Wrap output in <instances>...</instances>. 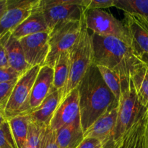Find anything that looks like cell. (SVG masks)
<instances>
[{"mask_svg": "<svg viewBox=\"0 0 148 148\" xmlns=\"http://www.w3.org/2000/svg\"><path fill=\"white\" fill-rule=\"evenodd\" d=\"M17 80L5 82V83H0V108L4 110L6 104L8 101L12 91Z\"/></svg>", "mask_w": 148, "mask_h": 148, "instance_id": "83f0119b", "label": "cell"}, {"mask_svg": "<svg viewBox=\"0 0 148 148\" xmlns=\"http://www.w3.org/2000/svg\"><path fill=\"white\" fill-rule=\"evenodd\" d=\"M118 107L109 110L98 118L84 133V138L93 137L102 142L103 145V143L111 135L116 125Z\"/></svg>", "mask_w": 148, "mask_h": 148, "instance_id": "9a60e30c", "label": "cell"}, {"mask_svg": "<svg viewBox=\"0 0 148 148\" xmlns=\"http://www.w3.org/2000/svg\"><path fill=\"white\" fill-rule=\"evenodd\" d=\"M145 145H146V148H148V117H147V125H146V131H145Z\"/></svg>", "mask_w": 148, "mask_h": 148, "instance_id": "d590c367", "label": "cell"}, {"mask_svg": "<svg viewBox=\"0 0 148 148\" xmlns=\"http://www.w3.org/2000/svg\"><path fill=\"white\" fill-rule=\"evenodd\" d=\"M7 0H0V17L7 9Z\"/></svg>", "mask_w": 148, "mask_h": 148, "instance_id": "d6a6232c", "label": "cell"}, {"mask_svg": "<svg viewBox=\"0 0 148 148\" xmlns=\"http://www.w3.org/2000/svg\"><path fill=\"white\" fill-rule=\"evenodd\" d=\"M103 143L93 137H85L77 148H102Z\"/></svg>", "mask_w": 148, "mask_h": 148, "instance_id": "4dcf8cb0", "label": "cell"}, {"mask_svg": "<svg viewBox=\"0 0 148 148\" xmlns=\"http://www.w3.org/2000/svg\"><path fill=\"white\" fill-rule=\"evenodd\" d=\"M20 76H21L20 74L10 66L0 69V83H5V82L17 80Z\"/></svg>", "mask_w": 148, "mask_h": 148, "instance_id": "f546056e", "label": "cell"}, {"mask_svg": "<svg viewBox=\"0 0 148 148\" xmlns=\"http://www.w3.org/2000/svg\"><path fill=\"white\" fill-rule=\"evenodd\" d=\"M8 58H7V51L4 46V38L3 36L0 38V69L9 67Z\"/></svg>", "mask_w": 148, "mask_h": 148, "instance_id": "1f68e13d", "label": "cell"}, {"mask_svg": "<svg viewBox=\"0 0 148 148\" xmlns=\"http://www.w3.org/2000/svg\"><path fill=\"white\" fill-rule=\"evenodd\" d=\"M7 121V119L6 117L5 114H4V110L3 108H0V127Z\"/></svg>", "mask_w": 148, "mask_h": 148, "instance_id": "836d02e7", "label": "cell"}, {"mask_svg": "<svg viewBox=\"0 0 148 148\" xmlns=\"http://www.w3.org/2000/svg\"><path fill=\"white\" fill-rule=\"evenodd\" d=\"M10 124L14 140L17 148H23L26 145L28 137L31 117L30 114H20L9 119Z\"/></svg>", "mask_w": 148, "mask_h": 148, "instance_id": "44dd1931", "label": "cell"}, {"mask_svg": "<svg viewBox=\"0 0 148 148\" xmlns=\"http://www.w3.org/2000/svg\"><path fill=\"white\" fill-rule=\"evenodd\" d=\"M43 32H51V30L46 21L40 3L32 14L11 32V34L16 39L20 40L26 36Z\"/></svg>", "mask_w": 148, "mask_h": 148, "instance_id": "2e32d148", "label": "cell"}, {"mask_svg": "<svg viewBox=\"0 0 148 148\" xmlns=\"http://www.w3.org/2000/svg\"><path fill=\"white\" fill-rule=\"evenodd\" d=\"M128 30L132 39V48L139 58L148 54V30L142 25L134 16L124 12L122 20Z\"/></svg>", "mask_w": 148, "mask_h": 148, "instance_id": "5bb4252c", "label": "cell"}, {"mask_svg": "<svg viewBox=\"0 0 148 148\" xmlns=\"http://www.w3.org/2000/svg\"><path fill=\"white\" fill-rule=\"evenodd\" d=\"M94 51V62L108 68L121 78H132L143 64L132 46L113 37L91 33Z\"/></svg>", "mask_w": 148, "mask_h": 148, "instance_id": "7a4b0ae2", "label": "cell"}, {"mask_svg": "<svg viewBox=\"0 0 148 148\" xmlns=\"http://www.w3.org/2000/svg\"><path fill=\"white\" fill-rule=\"evenodd\" d=\"M62 101V90H54L37 109L29 114L31 117V121L43 127H49Z\"/></svg>", "mask_w": 148, "mask_h": 148, "instance_id": "e0dca14e", "label": "cell"}, {"mask_svg": "<svg viewBox=\"0 0 148 148\" xmlns=\"http://www.w3.org/2000/svg\"><path fill=\"white\" fill-rule=\"evenodd\" d=\"M96 66L106 85L112 92L117 101H119L121 95V77L106 66H101V65H96Z\"/></svg>", "mask_w": 148, "mask_h": 148, "instance_id": "cb8c5ba5", "label": "cell"}, {"mask_svg": "<svg viewBox=\"0 0 148 148\" xmlns=\"http://www.w3.org/2000/svg\"><path fill=\"white\" fill-rule=\"evenodd\" d=\"M54 90L53 68L44 65L40 67L32 88L29 102V114L37 109Z\"/></svg>", "mask_w": 148, "mask_h": 148, "instance_id": "7c38bea8", "label": "cell"}, {"mask_svg": "<svg viewBox=\"0 0 148 148\" xmlns=\"http://www.w3.org/2000/svg\"><path fill=\"white\" fill-rule=\"evenodd\" d=\"M79 114V92L76 88L62 100L49 127L53 131H58L64 126L73 122Z\"/></svg>", "mask_w": 148, "mask_h": 148, "instance_id": "8fae6325", "label": "cell"}, {"mask_svg": "<svg viewBox=\"0 0 148 148\" xmlns=\"http://www.w3.org/2000/svg\"><path fill=\"white\" fill-rule=\"evenodd\" d=\"M40 148H59L56 142V132L51 130L49 127L45 132Z\"/></svg>", "mask_w": 148, "mask_h": 148, "instance_id": "f1b7e54d", "label": "cell"}, {"mask_svg": "<svg viewBox=\"0 0 148 148\" xmlns=\"http://www.w3.org/2000/svg\"><path fill=\"white\" fill-rule=\"evenodd\" d=\"M102 148H108L106 147V146H105V145H103V147Z\"/></svg>", "mask_w": 148, "mask_h": 148, "instance_id": "8d00e7d4", "label": "cell"}, {"mask_svg": "<svg viewBox=\"0 0 148 148\" xmlns=\"http://www.w3.org/2000/svg\"><path fill=\"white\" fill-rule=\"evenodd\" d=\"M46 129L47 127L38 125L31 121L29 127L27 143L23 148H40L42 140Z\"/></svg>", "mask_w": 148, "mask_h": 148, "instance_id": "d4e9b609", "label": "cell"}, {"mask_svg": "<svg viewBox=\"0 0 148 148\" xmlns=\"http://www.w3.org/2000/svg\"><path fill=\"white\" fill-rule=\"evenodd\" d=\"M79 113L84 133L98 118L119 106V101L107 87L95 64H92L77 87Z\"/></svg>", "mask_w": 148, "mask_h": 148, "instance_id": "6da1fadb", "label": "cell"}, {"mask_svg": "<svg viewBox=\"0 0 148 148\" xmlns=\"http://www.w3.org/2000/svg\"><path fill=\"white\" fill-rule=\"evenodd\" d=\"M51 32H43L30 35L20 39L26 62L30 67L43 66L49 56V36Z\"/></svg>", "mask_w": 148, "mask_h": 148, "instance_id": "30bf717a", "label": "cell"}, {"mask_svg": "<svg viewBox=\"0 0 148 148\" xmlns=\"http://www.w3.org/2000/svg\"><path fill=\"white\" fill-rule=\"evenodd\" d=\"M132 81L139 101L148 111V67L144 63L134 74Z\"/></svg>", "mask_w": 148, "mask_h": 148, "instance_id": "603a6c76", "label": "cell"}, {"mask_svg": "<svg viewBox=\"0 0 148 148\" xmlns=\"http://www.w3.org/2000/svg\"><path fill=\"white\" fill-rule=\"evenodd\" d=\"M114 7L132 14L148 30V0H115Z\"/></svg>", "mask_w": 148, "mask_h": 148, "instance_id": "ffe728a7", "label": "cell"}, {"mask_svg": "<svg viewBox=\"0 0 148 148\" xmlns=\"http://www.w3.org/2000/svg\"><path fill=\"white\" fill-rule=\"evenodd\" d=\"M53 88L63 90L67 84L70 72V53L65 52L59 56L53 66Z\"/></svg>", "mask_w": 148, "mask_h": 148, "instance_id": "7402d4cb", "label": "cell"}, {"mask_svg": "<svg viewBox=\"0 0 148 148\" xmlns=\"http://www.w3.org/2000/svg\"><path fill=\"white\" fill-rule=\"evenodd\" d=\"M85 22L92 33L106 37H113L132 46L130 35L124 22L116 18L104 10H92L85 12Z\"/></svg>", "mask_w": 148, "mask_h": 148, "instance_id": "8992f818", "label": "cell"}, {"mask_svg": "<svg viewBox=\"0 0 148 148\" xmlns=\"http://www.w3.org/2000/svg\"><path fill=\"white\" fill-rule=\"evenodd\" d=\"M83 14L80 20L64 22L51 30L49 36L50 51L45 65L53 67L61 54L70 52L79 39L82 30Z\"/></svg>", "mask_w": 148, "mask_h": 148, "instance_id": "5b68a950", "label": "cell"}, {"mask_svg": "<svg viewBox=\"0 0 148 148\" xmlns=\"http://www.w3.org/2000/svg\"><path fill=\"white\" fill-rule=\"evenodd\" d=\"M148 112L137 121L120 140H106L103 145L108 148H146L145 131Z\"/></svg>", "mask_w": 148, "mask_h": 148, "instance_id": "4fadbf2b", "label": "cell"}, {"mask_svg": "<svg viewBox=\"0 0 148 148\" xmlns=\"http://www.w3.org/2000/svg\"><path fill=\"white\" fill-rule=\"evenodd\" d=\"M40 7L50 30L64 22L80 20L86 11L83 0H41Z\"/></svg>", "mask_w": 148, "mask_h": 148, "instance_id": "ba28073f", "label": "cell"}, {"mask_svg": "<svg viewBox=\"0 0 148 148\" xmlns=\"http://www.w3.org/2000/svg\"><path fill=\"white\" fill-rule=\"evenodd\" d=\"M140 59H141L142 62H143L148 67V54L143 55L142 56H140Z\"/></svg>", "mask_w": 148, "mask_h": 148, "instance_id": "e575fe53", "label": "cell"}, {"mask_svg": "<svg viewBox=\"0 0 148 148\" xmlns=\"http://www.w3.org/2000/svg\"><path fill=\"white\" fill-rule=\"evenodd\" d=\"M41 0H7V9L0 17V38L14 30L27 19Z\"/></svg>", "mask_w": 148, "mask_h": 148, "instance_id": "9c48e42d", "label": "cell"}, {"mask_svg": "<svg viewBox=\"0 0 148 148\" xmlns=\"http://www.w3.org/2000/svg\"><path fill=\"white\" fill-rule=\"evenodd\" d=\"M4 46L8 58L9 66L21 75L30 69L26 62L20 40L13 37L11 32L4 36Z\"/></svg>", "mask_w": 148, "mask_h": 148, "instance_id": "ac0fdd59", "label": "cell"}, {"mask_svg": "<svg viewBox=\"0 0 148 148\" xmlns=\"http://www.w3.org/2000/svg\"><path fill=\"white\" fill-rule=\"evenodd\" d=\"M148 111L139 101L132 78H121V95L114 132L107 140L117 141Z\"/></svg>", "mask_w": 148, "mask_h": 148, "instance_id": "277c9868", "label": "cell"}, {"mask_svg": "<svg viewBox=\"0 0 148 148\" xmlns=\"http://www.w3.org/2000/svg\"><path fill=\"white\" fill-rule=\"evenodd\" d=\"M59 148H77L84 140L80 114L72 122L56 132Z\"/></svg>", "mask_w": 148, "mask_h": 148, "instance_id": "d6986e66", "label": "cell"}, {"mask_svg": "<svg viewBox=\"0 0 148 148\" xmlns=\"http://www.w3.org/2000/svg\"><path fill=\"white\" fill-rule=\"evenodd\" d=\"M40 67V66L31 67L17 81L4 108V114L7 120L20 114H29L32 88Z\"/></svg>", "mask_w": 148, "mask_h": 148, "instance_id": "52a82bcc", "label": "cell"}, {"mask_svg": "<svg viewBox=\"0 0 148 148\" xmlns=\"http://www.w3.org/2000/svg\"><path fill=\"white\" fill-rule=\"evenodd\" d=\"M69 53L70 72L67 84L62 90V100L71 91L77 88L88 69L93 64V44L91 34L85 25V12L79 39Z\"/></svg>", "mask_w": 148, "mask_h": 148, "instance_id": "3957f363", "label": "cell"}, {"mask_svg": "<svg viewBox=\"0 0 148 148\" xmlns=\"http://www.w3.org/2000/svg\"><path fill=\"white\" fill-rule=\"evenodd\" d=\"M0 148H17L8 120L0 127Z\"/></svg>", "mask_w": 148, "mask_h": 148, "instance_id": "484cf974", "label": "cell"}, {"mask_svg": "<svg viewBox=\"0 0 148 148\" xmlns=\"http://www.w3.org/2000/svg\"><path fill=\"white\" fill-rule=\"evenodd\" d=\"M115 0H83V7L86 11L92 10H103L114 7Z\"/></svg>", "mask_w": 148, "mask_h": 148, "instance_id": "4316f807", "label": "cell"}]
</instances>
